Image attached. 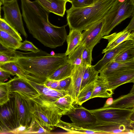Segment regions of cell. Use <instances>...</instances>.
Instances as JSON below:
<instances>
[{
    "label": "cell",
    "instance_id": "cb8c5ba5",
    "mask_svg": "<svg viewBox=\"0 0 134 134\" xmlns=\"http://www.w3.org/2000/svg\"><path fill=\"white\" fill-rule=\"evenodd\" d=\"M82 33L80 31L75 29L70 30L66 40L67 48L65 53L67 55L71 54L81 43Z\"/></svg>",
    "mask_w": 134,
    "mask_h": 134
},
{
    "label": "cell",
    "instance_id": "7bdbcfd3",
    "mask_svg": "<svg viewBox=\"0 0 134 134\" xmlns=\"http://www.w3.org/2000/svg\"><path fill=\"white\" fill-rule=\"evenodd\" d=\"M113 100L112 97H110L106 101L103 107H106L112 104Z\"/></svg>",
    "mask_w": 134,
    "mask_h": 134
},
{
    "label": "cell",
    "instance_id": "1f68e13d",
    "mask_svg": "<svg viewBox=\"0 0 134 134\" xmlns=\"http://www.w3.org/2000/svg\"><path fill=\"white\" fill-rule=\"evenodd\" d=\"M84 47V45L80 43L71 54L68 55L70 63L75 65H82V56Z\"/></svg>",
    "mask_w": 134,
    "mask_h": 134
},
{
    "label": "cell",
    "instance_id": "e575fe53",
    "mask_svg": "<svg viewBox=\"0 0 134 134\" xmlns=\"http://www.w3.org/2000/svg\"><path fill=\"white\" fill-rule=\"evenodd\" d=\"M50 132L47 130L34 120H31L28 126L23 133H50Z\"/></svg>",
    "mask_w": 134,
    "mask_h": 134
},
{
    "label": "cell",
    "instance_id": "681fc988",
    "mask_svg": "<svg viewBox=\"0 0 134 134\" xmlns=\"http://www.w3.org/2000/svg\"><path fill=\"white\" fill-rule=\"evenodd\" d=\"M96 0H94L95 1Z\"/></svg>",
    "mask_w": 134,
    "mask_h": 134
},
{
    "label": "cell",
    "instance_id": "9c48e42d",
    "mask_svg": "<svg viewBox=\"0 0 134 134\" xmlns=\"http://www.w3.org/2000/svg\"><path fill=\"white\" fill-rule=\"evenodd\" d=\"M4 19L11 26L19 31L25 37H27L24 29L17 0L3 4Z\"/></svg>",
    "mask_w": 134,
    "mask_h": 134
},
{
    "label": "cell",
    "instance_id": "8992f818",
    "mask_svg": "<svg viewBox=\"0 0 134 134\" xmlns=\"http://www.w3.org/2000/svg\"><path fill=\"white\" fill-rule=\"evenodd\" d=\"M89 110L96 118L97 123L134 124V108L121 109L108 107Z\"/></svg>",
    "mask_w": 134,
    "mask_h": 134
},
{
    "label": "cell",
    "instance_id": "8d00e7d4",
    "mask_svg": "<svg viewBox=\"0 0 134 134\" xmlns=\"http://www.w3.org/2000/svg\"><path fill=\"white\" fill-rule=\"evenodd\" d=\"M72 4V7L79 8L89 6L92 5L94 0H68Z\"/></svg>",
    "mask_w": 134,
    "mask_h": 134
},
{
    "label": "cell",
    "instance_id": "ab89813d",
    "mask_svg": "<svg viewBox=\"0 0 134 134\" xmlns=\"http://www.w3.org/2000/svg\"><path fill=\"white\" fill-rule=\"evenodd\" d=\"M12 74L0 67V81L4 82L9 78H10Z\"/></svg>",
    "mask_w": 134,
    "mask_h": 134
},
{
    "label": "cell",
    "instance_id": "8fae6325",
    "mask_svg": "<svg viewBox=\"0 0 134 134\" xmlns=\"http://www.w3.org/2000/svg\"><path fill=\"white\" fill-rule=\"evenodd\" d=\"M10 95L14 101L16 114L20 126L19 128L21 127L27 128L31 120L27 100L16 93H13Z\"/></svg>",
    "mask_w": 134,
    "mask_h": 134
},
{
    "label": "cell",
    "instance_id": "836d02e7",
    "mask_svg": "<svg viewBox=\"0 0 134 134\" xmlns=\"http://www.w3.org/2000/svg\"><path fill=\"white\" fill-rule=\"evenodd\" d=\"M11 97L8 82L0 81V106L8 102Z\"/></svg>",
    "mask_w": 134,
    "mask_h": 134
},
{
    "label": "cell",
    "instance_id": "60d3db41",
    "mask_svg": "<svg viewBox=\"0 0 134 134\" xmlns=\"http://www.w3.org/2000/svg\"><path fill=\"white\" fill-rule=\"evenodd\" d=\"M124 30L131 32H134V16H132L129 24Z\"/></svg>",
    "mask_w": 134,
    "mask_h": 134
},
{
    "label": "cell",
    "instance_id": "e0dca14e",
    "mask_svg": "<svg viewBox=\"0 0 134 134\" xmlns=\"http://www.w3.org/2000/svg\"><path fill=\"white\" fill-rule=\"evenodd\" d=\"M102 38L108 41L106 47L102 51L103 54L126 41H134V32H131L124 29L118 33L115 32L109 35L103 36Z\"/></svg>",
    "mask_w": 134,
    "mask_h": 134
},
{
    "label": "cell",
    "instance_id": "ba28073f",
    "mask_svg": "<svg viewBox=\"0 0 134 134\" xmlns=\"http://www.w3.org/2000/svg\"><path fill=\"white\" fill-rule=\"evenodd\" d=\"M65 115L69 118L75 125L83 128L94 125L97 122L96 118L89 110L74 103Z\"/></svg>",
    "mask_w": 134,
    "mask_h": 134
},
{
    "label": "cell",
    "instance_id": "ee69618b",
    "mask_svg": "<svg viewBox=\"0 0 134 134\" xmlns=\"http://www.w3.org/2000/svg\"><path fill=\"white\" fill-rule=\"evenodd\" d=\"M53 81V80L47 79L43 84L45 86L49 87Z\"/></svg>",
    "mask_w": 134,
    "mask_h": 134
},
{
    "label": "cell",
    "instance_id": "74e56055",
    "mask_svg": "<svg viewBox=\"0 0 134 134\" xmlns=\"http://www.w3.org/2000/svg\"><path fill=\"white\" fill-rule=\"evenodd\" d=\"M18 49L25 51H31L33 53H37L40 51L31 42L26 40L21 43Z\"/></svg>",
    "mask_w": 134,
    "mask_h": 134
},
{
    "label": "cell",
    "instance_id": "bcb514c9",
    "mask_svg": "<svg viewBox=\"0 0 134 134\" xmlns=\"http://www.w3.org/2000/svg\"><path fill=\"white\" fill-rule=\"evenodd\" d=\"M2 4V3L0 1V18H1V6Z\"/></svg>",
    "mask_w": 134,
    "mask_h": 134
},
{
    "label": "cell",
    "instance_id": "c3c4849f",
    "mask_svg": "<svg viewBox=\"0 0 134 134\" xmlns=\"http://www.w3.org/2000/svg\"><path fill=\"white\" fill-rule=\"evenodd\" d=\"M65 0L67 1L68 2V0Z\"/></svg>",
    "mask_w": 134,
    "mask_h": 134
},
{
    "label": "cell",
    "instance_id": "ffe728a7",
    "mask_svg": "<svg viewBox=\"0 0 134 134\" xmlns=\"http://www.w3.org/2000/svg\"><path fill=\"white\" fill-rule=\"evenodd\" d=\"M45 9L57 15L63 17L66 10L65 0H36Z\"/></svg>",
    "mask_w": 134,
    "mask_h": 134
},
{
    "label": "cell",
    "instance_id": "f35d334b",
    "mask_svg": "<svg viewBox=\"0 0 134 134\" xmlns=\"http://www.w3.org/2000/svg\"><path fill=\"white\" fill-rule=\"evenodd\" d=\"M71 81L70 77L59 81V90L66 91L69 86Z\"/></svg>",
    "mask_w": 134,
    "mask_h": 134
},
{
    "label": "cell",
    "instance_id": "30bf717a",
    "mask_svg": "<svg viewBox=\"0 0 134 134\" xmlns=\"http://www.w3.org/2000/svg\"><path fill=\"white\" fill-rule=\"evenodd\" d=\"M104 23V17L92 24L82 33L81 43L92 50L103 37L102 33Z\"/></svg>",
    "mask_w": 134,
    "mask_h": 134
},
{
    "label": "cell",
    "instance_id": "4dcf8cb0",
    "mask_svg": "<svg viewBox=\"0 0 134 134\" xmlns=\"http://www.w3.org/2000/svg\"><path fill=\"white\" fill-rule=\"evenodd\" d=\"M74 102L71 96L68 94L59 98L55 102L56 105L63 110L66 114L71 108Z\"/></svg>",
    "mask_w": 134,
    "mask_h": 134
},
{
    "label": "cell",
    "instance_id": "83f0119b",
    "mask_svg": "<svg viewBox=\"0 0 134 134\" xmlns=\"http://www.w3.org/2000/svg\"><path fill=\"white\" fill-rule=\"evenodd\" d=\"M112 60L121 63L134 61V46L127 48L121 52Z\"/></svg>",
    "mask_w": 134,
    "mask_h": 134
},
{
    "label": "cell",
    "instance_id": "484cf974",
    "mask_svg": "<svg viewBox=\"0 0 134 134\" xmlns=\"http://www.w3.org/2000/svg\"><path fill=\"white\" fill-rule=\"evenodd\" d=\"M21 42L13 36L0 30V44L6 49L15 51Z\"/></svg>",
    "mask_w": 134,
    "mask_h": 134
},
{
    "label": "cell",
    "instance_id": "2e32d148",
    "mask_svg": "<svg viewBox=\"0 0 134 134\" xmlns=\"http://www.w3.org/2000/svg\"><path fill=\"white\" fill-rule=\"evenodd\" d=\"M134 46V41L128 40L120 44L115 48L105 52L103 58L95 65L94 68L99 72L108 63L113 60L121 52L130 47Z\"/></svg>",
    "mask_w": 134,
    "mask_h": 134
},
{
    "label": "cell",
    "instance_id": "5b68a950",
    "mask_svg": "<svg viewBox=\"0 0 134 134\" xmlns=\"http://www.w3.org/2000/svg\"><path fill=\"white\" fill-rule=\"evenodd\" d=\"M134 4L131 0H116L104 17L102 31L103 37L108 35L117 25L134 15Z\"/></svg>",
    "mask_w": 134,
    "mask_h": 134
},
{
    "label": "cell",
    "instance_id": "5bb4252c",
    "mask_svg": "<svg viewBox=\"0 0 134 134\" xmlns=\"http://www.w3.org/2000/svg\"><path fill=\"white\" fill-rule=\"evenodd\" d=\"M105 77L110 88L114 91L123 84L134 82V69L121 70L111 73Z\"/></svg>",
    "mask_w": 134,
    "mask_h": 134
},
{
    "label": "cell",
    "instance_id": "44dd1931",
    "mask_svg": "<svg viewBox=\"0 0 134 134\" xmlns=\"http://www.w3.org/2000/svg\"><path fill=\"white\" fill-rule=\"evenodd\" d=\"M134 69V61L121 63L112 60L99 72L100 75L105 76L111 73L129 69Z\"/></svg>",
    "mask_w": 134,
    "mask_h": 134
},
{
    "label": "cell",
    "instance_id": "d6986e66",
    "mask_svg": "<svg viewBox=\"0 0 134 134\" xmlns=\"http://www.w3.org/2000/svg\"><path fill=\"white\" fill-rule=\"evenodd\" d=\"M114 94L106 78L99 75L94 82V88L90 99L95 97L109 98L112 97Z\"/></svg>",
    "mask_w": 134,
    "mask_h": 134
},
{
    "label": "cell",
    "instance_id": "d4e9b609",
    "mask_svg": "<svg viewBox=\"0 0 134 134\" xmlns=\"http://www.w3.org/2000/svg\"><path fill=\"white\" fill-rule=\"evenodd\" d=\"M75 66L68 62L57 69L47 79L59 81L70 77Z\"/></svg>",
    "mask_w": 134,
    "mask_h": 134
},
{
    "label": "cell",
    "instance_id": "4316f807",
    "mask_svg": "<svg viewBox=\"0 0 134 134\" xmlns=\"http://www.w3.org/2000/svg\"><path fill=\"white\" fill-rule=\"evenodd\" d=\"M99 72L95 69L94 66L87 67L83 75L80 91L86 86L94 82L99 76Z\"/></svg>",
    "mask_w": 134,
    "mask_h": 134
},
{
    "label": "cell",
    "instance_id": "7c38bea8",
    "mask_svg": "<svg viewBox=\"0 0 134 134\" xmlns=\"http://www.w3.org/2000/svg\"><path fill=\"white\" fill-rule=\"evenodd\" d=\"M85 129L97 131L102 134L134 133V124L125 125L112 123H97Z\"/></svg>",
    "mask_w": 134,
    "mask_h": 134
},
{
    "label": "cell",
    "instance_id": "4fadbf2b",
    "mask_svg": "<svg viewBox=\"0 0 134 134\" xmlns=\"http://www.w3.org/2000/svg\"><path fill=\"white\" fill-rule=\"evenodd\" d=\"M10 95L18 93L25 99H29L38 94L23 79L16 76L8 82Z\"/></svg>",
    "mask_w": 134,
    "mask_h": 134
},
{
    "label": "cell",
    "instance_id": "d6a6232c",
    "mask_svg": "<svg viewBox=\"0 0 134 134\" xmlns=\"http://www.w3.org/2000/svg\"><path fill=\"white\" fill-rule=\"evenodd\" d=\"M0 30L8 33L20 41H22L20 34L4 19L0 18Z\"/></svg>",
    "mask_w": 134,
    "mask_h": 134
},
{
    "label": "cell",
    "instance_id": "ac0fdd59",
    "mask_svg": "<svg viewBox=\"0 0 134 134\" xmlns=\"http://www.w3.org/2000/svg\"><path fill=\"white\" fill-rule=\"evenodd\" d=\"M27 82L38 93L51 101H55L68 94L66 91L53 89L45 86L43 84L37 83L31 81Z\"/></svg>",
    "mask_w": 134,
    "mask_h": 134
},
{
    "label": "cell",
    "instance_id": "7402d4cb",
    "mask_svg": "<svg viewBox=\"0 0 134 134\" xmlns=\"http://www.w3.org/2000/svg\"><path fill=\"white\" fill-rule=\"evenodd\" d=\"M108 107L121 109L134 108V85L129 93L113 100L112 104Z\"/></svg>",
    "mask_w": 134,
    "mask_h": 134
},
{
    "label": "cell",
    "instance_id": "f546056e",
    "mask_svg": "<svg viewBox=\"0 0 134 134\" xmlns=\"http://www.w3.org/2000/svg\"><path fill=\"white\" fill-rule=\"evenodd\" d=\"M21 52L7 49L0 51V64L12 62H16Z\"/></svg>",
    "mask_w": 134,
    "mask_h": 134
},
{
    "label": "cell",
    "instance_id": "d590c367",
    "mask_svg": "<svg viewBox=\"0 0 134 134\" xmlns=\"http://www.w3.org/2000/svg\"><path fill=\"white\" fill-rule=\"evenodd\" d=\"M92 51L84 47L82 56V65L86 67L91 65Z\"/></svg>",
    "mask_w": 134,
    "mask_h": 134
},
{
    "label": "cell",
    "instance_id": "f6af8a7d",
    "mask_svg": "<svg viewBox=\"0 0 134 134\" xmlns=\"http://www.w3.org/2000/svg\"><path fill=\"white\" fill-rule=\"evenodd\" d=\"M14 0H0L2 4L12 2Z\"/></svg>",
    "mask_w": 134,
    "mask_h": 134
},
{
    "label": "cell",
    "instance_id": "6da1fadb",
    "mask_svg": "<svg viewBox=\"0 0 134 134\" xmlns=\"http://www.w3.org/2000/svg\"><path fill=\"white\" fill-rule=\"evenodd\" d=\"M22 15L29 33L44 46L52 48L62 46L66 40L65 28L49 22L50 12L35 0H21Z\"/></svg>",
    "mask_w": 134,
    "mask_h": 134
},
{
    "label": "cell",
    "instance_id": "b9f144b4",
    "mask_svg": "<svg viewBox=\"0 0 134 134\" xmlns=\"http://www.w3.org/2000/svg\"><path fill=\"white\" fill-rule=\"evenodd\" d=\"M59 81H53L49 87L53 89L59 90Z\"/></svg>",
    "mask_w": 134,
    "mask_h": 134
},
{
    "label": "cell",
    "instance_id": "52a82bcc",
    "mask_svg": "<svg viewBox=\"0 0 134 134\" xmlns=\"http://www.w3.org/2000/svg\"><path fill=\"white\" fill-rule=\"evenodd\" d=\"M20 127L14 101L11 97L8 102L0 106V133H18Z\"/></svg>",
    "mask_w": 134,
    "mask_h": 134
},
{
    "label": "cell",
    "instance_id": "3957f363",
    "mask_svg": "<svg viewBox=\"0 0 134 134\" xmlns=\"http://www.w3.org/2000/svg\"><path fill=\"white\" fill-rule=\"evenodd\" d=\"M116 0H97L92 5L66 10L67 25L70 30L82 32L89 26L104 18Z\"/></svg>",
    "mask_w": 134,
    "mask_h": 134
},
{
    "label": "cell",
    "instance_id": "603a6c76",
    "mask_svg": "<svg viewBox=\"0 0 134 134\" xmlns=\"http://www.w3.org/2000/svg\"><path fill=\"white\" fill-rule=\"evenodd\" d=\"M0 67L10 73L12 76L15 75L27 82L31 81L30 76L21 68L16 62H12L0 64Z\"/></svg>",
    "mask_w": 134,
    "mask_h": 134
},
{
    "label": "cell",
    "instance_id": "277c9868",
    "mask_svg": "<svg viewBox=\"0 0 134 134\" xmlns=\"http://www.w3.org/2000/svg\"><path fill=\"white\" fill-rule=\"evenodd\" d=\"M27 100L31 120L50 132L54 129L62 116L66 114L56 105L55 101H49L39 93Z\"/></svg>",
    "mask_w": 134,
    "mask_h": 134
},
{
    "label": "cell",
    "instance_id": "f1b7e54d",
    "mask_svg": "<svg viewBox=\"0 0 134 134\" xmlns=\"http://www.w3.org/2000/svg\"><path fill=\"white\" fill-rule=\"evenodd\" d=\"M94 87V82L85 87L80 91L76 102L74 103L81 105L85 102L90 99Z\"/></svg>",
    "mask_w": 134,
    "mask_h": 134
},
{
    "label": "cell",
    "instance_id": "9a60e30c",
    "mask_svg": "<svg viewBox=\"0 0 134 134\" xmlns=\"http://www.w3.org/2000/svg\"><path fill=\"white\" fill-rule=\"evenodd\" d=\"M86 67L82 65H75L70 76L71 81L67 91L68 94L71 96L74 103L77 101L83 75Z\"/></svg>",
    "mask_w": 134,
    "mask_h": 134
},
{
    "label": "cell",
    "instance_id": "7dc6e473",
    "mask_svg": "<svg viewBox=\"0 0 134 134\" xmlns=\"http://www.w3.org/2000/svg\"><path fill=\"white\" fill-rule=\"evenodd\" d=\"M132 3L134 4V0H131Z\"/></svg>",
    "mask_w": 134,
    "mask_h": 134
},
{
    "label": "cell",
    "instance_id": "7a4b0ae2",
    "mask_svg": "<svg viewBox=\"0 0 134 134\" xmlns=\"http://www.w3.org/2000/svg\"><path fill=\"white\" fill-rule=\"evenodd\" d=\"M16 62L30 76L31 81L43 84L57 69L69 60L65 53L52 55L40 50L37 53L21 52Z\"/></svg>",
    "mask_w": 134,
    "mask_h": 134
}]
</instances>
